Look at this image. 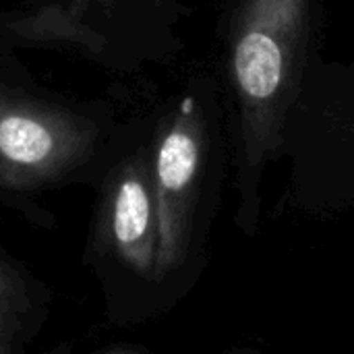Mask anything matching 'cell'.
Segmentation results:
<instances>
[{"label": "cell", "instance_id": "6da1fadb", "mask_svg": "<svg viewBox=\"0 0 354 354\" xmlns=\"http://www.w3.org/2000/svg\"><path fill=\"white\" fill-rule=\"evenodd\" d=\"M311 0H243L230 41L243 156L259 172L280 141L307 37Z\"/></svg>", "mask_w": 354, "mask_h": 354}, {"label": "cell", "instance_id": "7a4b0ae2", "mask_svg": "<svg viewBox=\"0 0 354 354\" xmlns=\"http://www.w3.org/2000/svg\"><path fill=\"white\" fill-rule=\"evenodd\" d=\"M205 160V120L193 100H185L158 141L153 160V197L158 212L156 274L174 272L187 257L197 189Z\"/></svg>", "mask_w": 354, "mask_h": 354}, {"label": "cell", "instance_id": "3957f363", "mask_svg": "<svg viewBox=\"0 0 354 354\" xmlns=\"http://www.w3.org/2000/svg\"><path fill=\"white\" fill-rule=\"evenodd\" d=\"M110 228L116 251L141 276L156 274L158 255V212L153 185L143 166H131L118 180Z\"/></svg>", "mask_w": 354, "mask_h": 354}, {"label": "cell", "instance_id": "277c9868", "mask_svg": "<svg viewBox=\"0 0 354 354\" xmlns=\"http://www.w3.org/2000/svg\"><path fill=\"white\" fill-rule=\"evenodd\" d=\"M62 151L58 131L27 110L0 112V160L25 170L46 168Z\"/></svg>", "mask_w": 354, "mask_h": 354}, {"label": "cell", "instance_id": "5b68a950", "mask_svg": "<svg viewBox=\"0 0 354 354\" xmlns=\"http://www.w3.org/2000/svg\"><path fill=\"white\" fill-rule=\"evenodd\" d=\"M15 313H17V299L10 278L0 270V353H8L10 336L15 330Z\"/></svg>", "mask_w": 354, "mask_h": 354}]
</instances>
